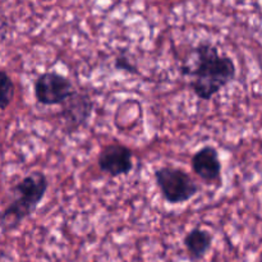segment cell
Masks as SVG:
<instances>
[{
	"instance_id": "5b68a950",
	"label": "cell",
	"mask_w": 262,
	"mask_h": 262,
	"mask_svg": "<svg viewBox=\"0 0 262 262\" xmlns=\"http://www.w3.org/2000/svg\"><path fill=\"white\" fill-rule=\"evenodd\" d=\"M97 165L112 178L128 176L133 170V151L122 143H110L100 151Z\"/></svg>"
},
{
	"instance_id": "6da1fadb",
	"label": "cell",
	"mask_w": 262,
	"mask_h": 262,
	"mask_svg": "<svg viewBox=\"0 0 262 262\" xmlns=\"http://www.w3.org/2000/svg\"><path fill=\"white\" fill-rule=\"evenodd\" d=\"M196 61L192 68H183V73L192 78L191 89L202 101H209L219 94L237 76L232 58L222 55L216 46L201 42L196 49Z\"/></svg>"
},
{
	"instance_id": "277c9868",
	"label": "cell",
	"mask_w": 262,
	"mask_h": 262,
	"mask_svg": "<svg viewBox=\"0 0 262 262\" xmlns=\"http://www.w3.org/2000/svg\"><path fill=\"white\" fill-rule=\"evenodd\" d=\"M36 101L46 106L63 105L76 92L73 83L66 76L56 72H45L33 82Z\"/></svg>"
},
{
	"instance_id": "9c48e42d",
	"label": "cell",
	"mask_w": 262,
	"mask_h": 262,
	"mask_svg": "<svg viewBox=\"0 0 262 262\" xmlns=\"http://www.w3.org/2000/svg\"><path fill=\"white\" fill-rule=\"evenodd\" d=\"M14 97V83L9 74L0 69V110H5Z\"/></svg>"
},
{
	"instance_id": "ba28073f",
	"label": "cell",
	"mask_w": 262,
	"mask_h": 262,
	"mask_svg": "<svg viewBox=\"0 0 262 262\" xmlns=\"http://www.w3.org/2000/svg\"><path fill=\"white\" fill-rule=\"evenodd\" d=\"M212 243L211 233L202 228H193L184 237V247L192 260H201L210 251Z\"/></svg>"
},
{
	"instance_id": "8992f818",
	"label": "cell",
	"mask_w": 262,
	"mask_h": 262,
	"mask_svg": "<svg viewBox=\"0 0 262 262\" xmlns=\"http://www.w3.org/2000/svg\"><path fill=\"white\" fill-rule=\"evenodd\" d=\"M61 106L63 109L60 117L66 123L68 133H72L86 124L94 109V102L86 92H78L76 90V92Z\"/></svg>"
},
{
	"instance_id": "3957f363",
	"label": "cell",
	"mask_w": 262,
	"mask_h": 262,
	"mask_svg": "<svg viewBox=\"0 0 262 262\" xmlns=\"http://www.w3.org/2000/svg\"><path fill=\"white\" fill-rule=\"evenodd\" d=\"M155 181L163 199L170 205L184 204L193 199L200 191L192 177L181 168L163 166L156 169Z\"/></svg>"
},
{
	"instance_id": "7a4b0ae2",
	"label": "cell",
	"mask_w": 262,
	"mask_h": 262,
	"mask_svg": "<svg viewBox=\"0 0 262 262\" xmlns=\"http://www.w3.org/2000/svg\"><path fill=\"white\" fill-rule=\"evenodd\" d=\"M48 188V177L42 171H32L23 177L12 188L9 205L0 212V228L15 229L23 220L30 217L43 200Z\"/></svg>"
},
{
	"instance_id": "52a82bcc",
	"label": "cell",
	"mask_w": 262,
	"mask_h": 262,
	"mask_svg": "<svg viewBox=\"0 0 262 262\" xmlns=\"http://www.w3.org/2000/svg\"><path fill=\"white\" fill-rule=\"evenodd\" d=\"M192 169L207 184L217 182L222 177L220 156L214 146H204L192 156Z\"/></svg>"
}]
</instances>
